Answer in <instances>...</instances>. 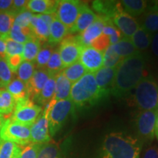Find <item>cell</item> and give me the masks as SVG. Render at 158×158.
Instances as JSON below:
<instances>
[{
  "instance_id": "681fc988",
  "label": "cell",
  "mask_w": 158,
  "mask_h": 158,
  "mask_svg": "<svg viewBox=\"0 0 158 158\" xmlns=\"http://www.w3.org/2000/svg\"><path fill=\"white\" fill-rule=\"evenodd\" d=\"M13 0H0V11H11Z\"/></svg>"
},
{
  "instance_id": "6da1fadb",
  "label": "cell",
  "mask_w": 158,
  "mask_h": 158,
  "mask_svg": "<svg viewBox=\"0 0 158 158\" xmlns=\"http://www.w3.org/2000/svg\"><path fill=\"white\" fill-rule=\"evenodd\" d=\"M146 59L141 52L124 59L116 69L111 92L121 98L136 87L143 78Z\"/></svg>"
},
{
  "instance_id": "2e32d148",
  "label": "cell",
  "mask_w": 158,
  "mask_h": 158,
  "mask_svg": "<svg viewBox=\"0 0 158 158\" xmlns=\"http://www.w3.org/2000/svg\"><path fill=\"white\" fill-rule=\"evenodd\" d=\"M116 69L117 68L102 67L94 73L98 88L100 89L103 96L107 95L108 92L111 91L112 85L115 78Z\"/></svg>"
},
{
  "instance_id": "8992f818",
  "label": "cell",
  "mask_w": 158,
  "mask_h": 158,
  "mask_svg": "<svg viewBox=\"0 0 158 158\" xmlns=\"http://www.w3.org/2000/svg\"><path fill=\"white\" fill-rule=\"evenodd\" d=\"M0 139L23 147L31 143L30 127L12 121L10 118H6L0 133Z\"/></svg>"
},
{
  "instance_id": "c3c4849f",
  "label": "cell",
  "mask_w": 158,
  "mask_h": 158,
  "mask_svg": "<svg viewBox=\"0 0 158 158\" xmlns=\"http://www.w3.org/2000/svg\"><path fill=\"white\" fill-rule=\"evenodd\" d=\"M38 16L44 22L46 23L49 27H50L51 23L53 22V21L55 19V18L56 17V13H46V14H39Z\"/></svg>"
},
{
  "instance_id": "603a6c76",
  "label": "cell",
  "mask_w": 158,
  "mask_h": 158,
  "mask_svg": "<svg viewBox=\"0 0 158 158\" xmlns=\"http://www.w3.org/2000/svg\"><path fill=\"white\" fill-rule=\"evenodd\" d=\"M138 51H145L151 45L152 40V34L148 31L143 27H140L139 29L134 33L130 39Z\"/></svg>"
},
{
  "instance_id": "9f6ffc18",
  "label": "cell",
  "mask_w": 158,
  "mask_h": 158,
  "mask_svg": "<svg viewBox=\"0 0 158 158\" xmlns=\"http://www.w3.org/2000/svg\"><path fill=\"white\" fill-rule=\"evenodd\" d=\"M1 116H1V115H0V117H1Z\"/></svg>"
},
{
  "instance_id": "f6af8a7d",
  "label": "cell",
  "mask_w": 158,
  "mask_h": 158,
  "mask_svg": "<svg viewBox=\"0 0 158 158\" xmlns=\"http://www.w3.org/2000/svg\"><path fill=\"white\" fill-rule=\"evenodd\" d=\"M5 59L13 73H15L18 68H19V66L23 61L22 55H15V56H6Z\"/></svg>"
},
{
  "instance_id": "4fadbf2b",
  "label": "cell",
  "mask_w": 158,
  "mask_h": 158,
  "mask_svg": "<svg viewBox=\"0 0 158 158\" xmlns=\"http://www.w3.org/2000/svg\"><path fill=\"white\" fill-rule=\"evenodd\" d=\"M111 21L116 28L124 35V37L128 39L131 38L134 33L140 27L137 21L133 17L124 13L122 9L112 17Z\"/></svg>"
},
{
  "instance_id": "8fae6325",
  "label": "cell",
  "mask_w": 158,
  "mask_h": 158,
  "mask_svg": "<svg viewBox=\"0 0 158 158\" xmlns=\"http://www.w3.org/2000/svg\"><path fill=\"white\" fill-rule=\"evenodd\" d=\"M103 54L91 46L84 47L78 61L87 73H94L103 66Z\"/></svg>"
},
{
  "instance_id": "44dd1931",
  "label": "cell",
  "mask_w": 158,
  "mask_h": 158,
  "mask_svg": "<svg viewBox=\"0 0 158 158\" xmlns=\"http://www.w3.org/2000/svg\"><path fill=\"white\" fill-rule=\"evenodd\" d=\"M55 85H56V75H51L40 93L33 102L41 107L46 106L54 99Z\"/></svg>"
},
{
  "instance_id": "816d5d0a",
  "label": "cell",
  "mask_w": 158,
  "mask_h": 158,
  "mask_svg": "<svg viewBox=\"0 0 158 158\" xmlns=\"http://www.w3.org/2000/svg\"><path fill=\"white\" fill-rule=\"evenodd\" d=\"M5 35H0V57L5 59L6 57V44H5Z\"/></svg>"
},
{
  "instance_id": "74e56055",
  "label": "cell",
  "mask_w": 158,
  "mask_h": 158,
  "mask_svg": "<svg viewBox=\"0 0 158 158\" xmlns=\"http://www.w3.org/2000/svg\"><path fill=\"white\" fill-rule=\"evenodd\" d=\"M45 70L48 72L50 75H57L64 70V67L59 55L58 50H54L53 54H51V58L47 63Z\"/></svg>"
},
{
  "instance_id": "7bdbcfd3",
  "label": "cell",
  "mask_w": 158,
  "mask_h": 158,
  "mask_svg": "<svg viewBox=\"0 0 158 158\" xmlns=\"http://www.w3.org/2000/svg\"><path fill=\"white\" fill-rule=\"evenodd\" d=\"M42 145L30 143L21 147V152L19 158H37L39 150Z\"/></svg>"
},
{
  "instance_id": "f907efd6",
  "label": "cell",
  "mask_w": 158,
  "mask_h": 158,
  "mask_svg": "<svg viewBox=\"0 0 158 158\" xmlns=\"http://www.w3.org/2000/svg\"><path fill=\"white\" fill-rule=\"evenodd\" d=\"M152 51L154 55L156 56H158V32L152 37V40L151 43Z\"/></svg>"
},
{
  "instance_id": "f546056e",
  "label": "cell",
  "mask_w": 158,
  "mask_h": 158,
  "mask_svg": "<svg viewBox=\"0 0 158 158\" xmlns=\"http://www.w3.org/2000/svg\"><path fill=\"white\" fill-rule=\"evenodd\" d=\"M87 73L84 66L78 61L74 64L65 68L62 70V73L68 79L71 84H74Z\"/></svg>"
},
{
  "instance_id": "ba28073f",
  "label": "cell",
  "mask_w": 158,
  "mask_h": 158,
  "mask_svg": "<svg viewBox=\"0 0 158 158\" xmlns=\"http://www.w3.org/2000/svg\"><path fill=\"white\" fill-rule=\"evenodd\" d=\"M158 110H141L136 116L135 124L140 141L150 143L155 136Z\"/></svg>"
},
{
  "instance_id": "5b68a950",
  "label": "cell",
  "mask_w": 158,
  "mask_h": 158,
  "mask_svg": "<svg viewBox=\"0 0 158 158\" xmlns=\"http://www.w3.org/2000/svg\"><path fill=\"white\" fill-rule=\"evenodd\" d=\"M134 101L141 110H158V84L151 77L143 78L135 88Z\"/></svg>"
},
{
  "instance_id": "e575fe53",
  "label": "cell",
  "mask_w": 158,
  "mask_h": 158,
  "mask_svg": "<svg viewBox=\"0 0 158 158\" xmlns=\"http://www.w3.org/2000/svg\"><path fill=\"white\" fill-rule=\"evenodd\" d=\"M142 27L147 29L148 31L152 34L158 31V7L151 10L148 12L143 19Z\"/></svg>"
},
{
  "instance_id": "83f0119b",
  "label": "cell",
  "mask_w": 158,
  "mask_h": 158,
  "mask_svg": "<svg viewBox=\"0 0 158 158\" xmlns=\"http://www.w3.org/2000/svg\"><path fill=\"white\" fill-rule=\"evenodd\" d=\"M15 102L6 89H0V115L10 116L14 111Z\"/></svg>"
},
{
  "instance_id": "ee69618b",
  "label": "cell",
  "mask_w": 158,
  "mask_h": 158,
  "mask_svg": "<svg viewBox=\"0 0 158 158\" xmlns=\"http://www.w3.org/2000/svg\"><path fill=\"white\" fill-rule=\"evenodd\" d=\"M110 39L109 37L107 35L102 34L96 38L91 43V47L95 48L100 52H105V51L107 49L110 45Z\"/></svg>"
},
{
  "instance_id": "60d3db41",
  "label": "cell",
  "mask_w": 158,
  "mask_h": 158,
  "mask_svg": "<svg viewBox=\"0 0 158 158\" xmlns=\"http://www.w3.org/2000/svg\"><path fill=\"white\" fill-rule=\"evenodd\" d=\"M6 44V56L23 55V45L19 43L10 38L7 35L5 36Z\"/></svg>"
},
{
  "instance_id": "7c38bea8",
  "label": "cell",
  "mask_w": 158,
  "mask_h": 158,
  "mask_svg": "<svg viewBox=\"0 0 158 158\" xmlns=\"http://www.w3.org/2000/svg\"><path fill=\"white\" fill-rule=\"evenodd\" d=\"M30 133L31 143L42 145L51 141L48 116L45 112L43 111L42 114L31 126Z\"/></svg>"
},
{
  "instance_id": "4dcf8cb0",
  "label": "cell",
  "mask_w": 158,
  "mask_h": 158,
  "mask_svg": "<svg viewBox=\"0 0 158 158\" xmlns=\"http://www.w3.org/2000/svg\"><path fill=\"white\" fill-rule=\"evenodd\" d=\"M37 158H64L59 146L51 141L41 146Z\"/></svg>"
},
{
  "instance_id": "9c48e42d",
  "label": "cell",
  "mask_w": 158,
  "mask_h": 158,
  "mask_svg": "<svg viewBox=\"0 0 158 158\" xmlns=\"http://www.w3.org/2000/svg\"><path fill=\"white\" fill-rule=\"evenodd\" d=\"M83 2L76 0L58 1L56 10L57 19L64 24L70 33L76 24Z\"/></svg>"
},
{
  "instance_id": "f1b7e54d",
  "label": "cell",
  "mask_w": 158,
  "mask_h": 158,
  "mask_svg": "<svg viewBox=\"0 0 158 158\" xmlns=\"http://www.w3.org/2000/svg\"><path fill=\"white\" fill-rule=\"evenodd\" d=\"M40 43L38 40L32 37L23 44V61L35 62V59L41 48Z\"/></svg>"
},
{
  "instance_id": "9a60e30c",
  "label": "cell",
  "mask_w": 158,
  "mask_h": 158,
  "mask_svg": "<svg viewBox=\"0 0 158 158\" xmlns=\"http://www.w3.org/2000/svg\"><path fill=\"white\" fill-rule=\"evenodd\" d=\"M107 19L108 18L98 15L95 21L78 35L79 41L83 47L90 46L91 43L102 34Z\"/></svg>"
},
{
  "instance_id": "b9f144b4",
  "label": "cell",
  "mask_w": 158,
  "mask_h": 158,
  "mask_svg": "<svg viewBox=\"0 0 158 158\" xmlns=\"http://www.w3.org/2000/svg\"><path fill=\"white\" fill-rule=\"evenodd\" d=\"M33 13L27 10L20 12L15 15L14 24L19 26L21 28H30V23Z\"/></svg>"
},
{
  "instance_id": "d6986e66",
  "label": "cell",
  "mask_w": 158,
  "mask_h": 158,
  "mask_svg": "<svg viewBox=\"0 0 158 158\" xmlns=\"http://www.w3.org/2000/svg\"><path fill=\"white\" fill-rule=\"evenodd\" d=\"M49 26L38 16L33 14L30 23V29L33 37L40 42H46L49 38Z\"/></svg>"
},
{
  "instance_id": "30bf717a",
  "label": "cell",
  "mask_w": 158,
  "mask_h": 158,
  "mask_svg": "<svg viewBox=\"0 0 158 158\" xmlns=\"http://www.w3.org/2000/svg\"><path fill=\"white\" fill-rule=\"evenodd\" d=\"M83 48L78 36H70L63 40L58 51L64 68L78 62Z\"/></svg>"
},
{
  "instance_id": "277c9868",
  "label": "cell",
  "mask_w": 158,
  "mask_h": 158,
  "mask_svg": "<svg viewBox=\"0 0 158 158\" xmlns=\"http://www.w3.org/2000/svg\"><path fill=\"white\" fill-rule=\"evenodd\" d=\"M75 105L70 98L67 100H52L48 102L43 112L47 114L51 136H54L63 127L69 116L74 112Z\"/></svg>"
},
{
  "instance_id": "bcb514c9",
  "label": "cell",
  "mask_w": 158,
  "mask_h": 158,
  "mask_svg": "<svg viewBox=\"0 0 158 158\" xmlns=\"http://www.w3.org/2000/svg\"><path fill=\"white\" fill-rule=\"evenodd\" d=\"M27 3H28V1L27 0H13V7H12L11 12L17 15L20 12L26 10Z\"/></svg>"
},
{
  "instance_id": "3957f363",
  "label": "cell",
  "mask_w": 158,
  "mask_h": 158,
  "mask_svg": "<svg viewBox=\"0 0 158 158\" xmlns=\"http://www.w3.org/2000/svg\"><path fill=\"white\" fill-rule=\"evenodd\" d=\"M102 97L104 96L98 88L94 73H86L72 84L70 99L77 107L93 104Z\"/></svg>"
},
{
  "instance_id": "6f0895ef",
  "label": "cell",
  "mask_w": 158,
  "mask_h": 158,
  "mask_svg": "<svg viewBox=\"0 0 158 158\" xmlns=\"http://www.w3.org/2000/svg\"><path fill=\"white\" fill-rule=\"evenodd\" d=\"M0 141H1V139H0Z\"/></svg>"
},
{
  "instance_id": "5bb4252c",
  "label": "cell",
  "mask_w": 158,
  "mask_h": 158,
  "mask_svg": "<svg viewBox=\"0 0 158 158\" xmlns=\"http://www.w3.org/2000/svg\"><path fill=\"white\" fill-rule=\"evenodd\" d=\"M51 75L45 69L37 68L30 80L26 84L28 97L34 101L42 91L43 86L48 80Z\"/></svg>"
},
{
  "instance_id": "1f68e13d",
  "label": "cell",
  "mask_w": 158,
  "mask_h": 158,
  "mask_svg": "<svg viewBox=\"0 0 158 158\" xmlns=\"http://www.w3.org/2000/svg\"><path fill=\"white\" fill-rule=\"evenodd\" d=\"M7 36L13 40L23 45L27 43L29 39L34 37L30 28H21L14 23Z\"/></svg>"
},
{
  "instance_id": "52a82bcc",
  "label": "cell",
  "mask_w": 158,
  "mask_h": 158,
  "mask_svg": "<svg viewBox=\"0 0 158 158\" xmlns=\"http://www.w3.org/2000/svg\"><path fill=\"white\" fill-rule=\"evenodd\" d=\"M43 108L35 103L30 99L15 103V107L10 118L12 121L31 127L41 115Z\"/></svg>"
},
{
  "instance_id": "7a4b0ae2",
  "label": "cell",
  "mask_w": 158,
  "mask_h": 158,
  "mask_svg": "<svg viewBox=\"0 0 158 158\" xmlns=\"http://www.w3.org/2000/svg\"><path fill=\"white\" fill-rule=\"evenodd\" d=\"M142 143L138 138L123 133L105 136L100 158H139Z\"/></svg>"
},
{
  "instance_id": "d590c367",
  "label": "cell",
  "mask_w": 158,
  "mask_h": 158,
  "mask_svg": "<svg viewBox=\"0 0 158 158\" xmlns=\"http://www.w3.org/2000/svg\"><path fill=\"white\" fill-rule=\"evenodd\" d=\"M15 15L11 11H0V35H8L14 23Z\"/></svg>"
},
{
  "instance_id": "484cf974",
  "label": "cell",
  "mask_w": 158,
  "mask_h": 158,
  "mask_svg": "<svg viewBox=\"0 0 158 158\" xmlns=\"http://www.w3.org/2000/svg\"><path fill=\"white\" fill-rule=\"evenodd\" d=\"M7 90L10 93L15 103L22 100L29 99L27 93V85L18 78H13L7 86Z\"/></svg>"
},
{
  "instance_id": "ac0fdd59",
  "label": "cell",
  "mask_w": 158,
  "mask_h": 158,
  "mask_svg": "<svg viewBox=\"0 0 158 158\" xmlns=\"http://www.w3.org/2000/svg\"><path fill=\"white\" fill-rule=\"evenodd\" d=\"M58 1L54 0H30L28 1L26 10L35 14H46L56 13Z\"/></svg>"
},
{
  "instance_id": "11a10c76",
  "label": "cell",
  "mask_w": 158,
  "mask_h": 158,
  "mask_svg": "<svg viewBox=\"0 0 158 158\" xmlns=\"http://www.w3.org/2000/svg\"><path fill=\"white\" fill-rule=\"evenodd\" d=\"M19 156H20V155H17V156H15V157L14 158H19Z\"/></svg>"
},
{
  "instance_id": "ffe728a7",
  "label": "cell",
  "mask_w": 158,
  "mask_h": 158,
  "mask_svg": "<svg viewBox=\"0 0 158 158\" xmlns=\"http://www.w3.org/2000/svg\"><path fill=\"white\" fill-rule=\"evenodd\" d=\"M71 87H72V84L63 75L62 71L56 75V85H55V92L53 100L58 101V100H67L70 98Z\"/></svg>"
},
{
  "instance_id": "ab89813d",
  "label": "cell",
  "mask_w": 158,
  "mask_h": 158,
  "mask_svg": "<svg viewBox=\"0 0 158 158\" xmlns=\"http://www.w3.org/2000/svg\"><path fill=\"white\" fill-rule=\"evenodd\" d=\"M13 80V73L5 59L0 57V88H7Z\"/></svg>"
},
{
  "instance_id": "8d00e7d4",
  "label": "cell",
  "mask_w": 158,
  "mask_h": 158,
  "mask_svg": "<svg viewBox=\"0 0 158 158\" xmlns=\"http://www.w3.org/2000/svg\"><path fill=\"white\" fill-rule=\"evenodd\" d=\"M54 51V50L52 45L47 44L43 45L40 50L35 61L37 68L45 69L47 63H48L49 59L51 58V54H53Z\"/></svg>"
},
{
  "instance_id": "d4e9b609",
  "label": "cell",
  "mask_w": 158,
  "mask_h": 158,
  "mask_svg": "<svg viewBox=\"0 0 158 158\" xmlns=\"http://www.w3.org/2000/svg\"><path fill=\"white\" fill-rule=\"evenodd\" d=\"M124 13L132 17L139 16L147 10L148 2L143 0H123L120 2Z\"/></svg>"
},
{
  "instance_id": "cb8c5ba5",
  "label": "cell",
  "mask_w": 158,
  "mask_h": 158,
  "mask_svg": "<svg viewBox=\"0 0 158 158\" xmlns=\"http://www.w3.org/2000/svg\"><path fill=\"white\" fill-rule=\"evenodd\" d=\"M68 34H69L68 29L56 17L49 27V38L48 42L49 44L52 45H56L62 42Z\"/></svg>"
},
{
  "instance_id": "836d02e7",
  "label": "cell",
  "mask_w": 158,
  "mask_h": 158,
  "mask_svg": "<svg viewBox=\"0 0 158 158\" xmlns=\"http://www.w3.org/2000/svg\"><path fill=\"white\" fill-rule=\"evenodd\" d=\"M35 62H28V61H23L15 73H16L17 78L21 80V81L27 84L32 77L35 71Z\"/></svg>"
},
{
  "instance_id": "7dc6e473",
  "label": "cell",
  "mask_w": 158,
  "mask_h": 158,
  "mask_svg": "<svg viewBox=\"0 0 158 158\" xmlns=\"http://www.w3.org/2000/svg\"><path fill=\"white\" fill-rule=\"evenodd\" d=\"M143 158H158V147L156 145L148 147L143 154Z\"/></svg>"
},
{
  "instance_id": "f5cc1de1",
  "label": "cell",
  "mask_w": 158,
  "mask_h": 158,
  "mask_svg": "<svg viewBox=\"0 0 158 158\" xmlns=\"http://www.w3.org/2000/svg\"><path fill=\"white\" fill-rule=\"evenodd\" d=\"M5 121H6V118L5 116H1V117H0V133H1L2 128Z\"/></svg>"
},
{
  "instance_id": "7402d4cb",
  "label": "cell",
  "mask_w": 158,
  "mask_h": 158,
  "mask_svg": "<svg viewBox=\"0 0 158 158\" xmlns=\"http://www.w3.org/2000/svg\"><path fill=\"white\" fill-rule=\"evenodd\" d=\"M93 8L98 12L101 16L111 19L112 17L122 9L120 2L114 1H95L94 2Z\"/></svg>"
},
{
  "instance_id": "e0dca14e",
  "label": "cell",
  "mask_w": 158,
  "mask_h": 158,
  "mask_svg": "<svg viewBox=\"0 0 158 158\" xmlns=\"http://www.w3.org/2000/svg\"><path fill=\"white\" fill-rule=\"evenodd\" d=\"M98 16V15H96V13L90 9L87 5L83 3L76 24L70 33H82L95 21Z\"/></svg>"
},
{
  "instance_id": "d6a6232c",
  "label": "cell",
  "mask_w": 158,
  "mask_h": 158,
  "mask_svg": "<svg viewBox=\"0 0 158 158\" xmlns=\"http://www.w3.org/2000/svg\"><path fill=\"white\" fill-rule=\"evenodd\" d=\"M21 152V146L13 142L0 141V158H14Z\"/></svg>"
},
{
  "instance_id": "f35d334b",
  "label": "cell",
  "mask_w": 158,
  "mask_h": 158,
  "mask_svg": "<svg viewBox=\"0 0 158 158\" xmlns=\"http://www.w3.org/2000/svg\"><path fill=\"white\" fill-rule=\"evenodd\" d=\"M122 59L114 51L112 45L105 51L103 54V66L106 68H117L118 64L122 62Z\"/></svg>"
},
{
  "instance_id": "db71d44e",
  "label": "cell",
  "mask_w": 158,
  "mask_h": 158,
  "mask_svg": "<svg viewBox=\"0 0 158 158\" xmlns=\"http://www.w3.org/2000/svg\"><path fill=\"white\" fill-rule=\"evenodd\" d=\"M155 135L157 136V138H158V114H157V121H156V124H155Z\"/></svg>"
},
{
  "instance_id": "4316f807",
  "label": "cell",
  "mask_w": 158,
  "mask_h": 158,
  "mask_svg": "<svg viewBox=\"0 0 158 158\" xmlns=\"http://www.w3.org/2000/svg\"><path fill=\"white\" fill-rule=\"evenodd\" d=\"M114 51L122 59L133 56L140 53L135 48L133 43L130 39L126 37H122L116 44L111 45Z\"/></svg>"
}]
</instances>
